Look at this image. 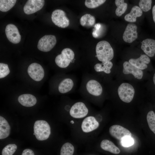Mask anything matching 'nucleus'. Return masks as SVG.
Wrapping results in <instances>:
<instances>
[{
  "mask_svg": "<svg viewBox=\"0 0 155 155\" xmlns=\"http://www.w3.org/2000/svg\"><path fill=\"white\" fill-rule=\"evenodd\" d=\"M96 56L101 61H110L114 57V51L109 43L106 41L98 42L96 47Z\"/></svg>",
  "mask_w": 155,
  "mask_h": 155,
  "instance_id": "nucleus-1",
  "label": "nucleus"
},
{
  "mask_svg": "<svg viewBox=\"0 0 155 155\" xmlns=\"http://www.w3.org/2000/svg\"><path fill=\"white\" fill-rule=\"evenodd\" d=\"M100 125L99 120L95 117L87 116L80 122L79 130L83 135H91L98 128Z\"/></svg>",
  "mask_w": 155,
  "mask_h": 155,
  "instance_id": "nucleus-2",
  "label": "nucleus"
},
{
  "mask_svg": "<svg viewBox=\"0 0 155 155\" xmlns=\"http://www.w3.org/2000/svg\"><path fill=\"white\" fill-rule=\"evenodd\" d=\"M88 112V108L83 102H78L75 103L69 110L70 121L73 124L74 121H81L87 116Z\"/></svg>",
  "mask_w": 155,
  "mask_h": 155,
  "instance_id": "nucleus-3",
  "label": "nucleus"
},
{
  "mask_svg": "<svg viewBox=\"0 0 155 155\" xmlns=\"http://www.w3.org/2000/svg\"><path fill=\"white\" fill-rule=\"evenodd\" d=\"M34 132L36 137L38 140H45L49 138L51 134V127L46 121L37 120L34 124Z\"/></svg>",
  "mask_w": 155,
  "mask_h": 155,
  "instance_id": "nucleus-4",
  "label": "nucleus"
},
{
  "mask_svg": "<svg viewBox=\"0 0 155 155\" xmlns=\"http://www.w3.org/2000/svg\"><path fill=\"white\" fill-rule=\"evenodd\" d=\"M74 56V53L71 49L66 48L62 50L61 54L56 57L55 61L59 67L65 68L69 65Z\"/></svg>",
  "mask_w": 155,
  "mask_h": 155,
  "instance_id": "nucleus-5",
  "label": "nucleus"
},
{
  "mask_svg": "<svg viewBox=\"0 0 155 155\" xmlns=\"http://www.w3.org/2000/svg\"><path fill=\"white\" fill-rule=\"evenodd\" d=\"M118 92L121 100L125 102L129 103L133 98L135 90L131 85L124 83L121 84L119 87Z\"/></svg>",
  "mask_w": 155,
  "mask_h": 155,
  "instance_id": "nucleus-6",
  "label": "nucleus"
},
{
  "mask_svg": "<svg viewBox=\"0 0 155 155\" xmlns=\"http://www.w3.org/2000/svg\"><path fill=\"white\" fill-rule=\"evenodd\" d=\"M51 18L55 25L59 27L65 28L69 25V21L66 17L65 12L63 10L57 9L52 12Z\"/></svg>",
  "mask_w": 155,
  "mask_h": 155,
  "instance_id": "nucleus-7",
  "label": "nucleus"
},
{
  "mask_svg": "<svg viewBox=\"0 0 155 155\" xmlns=\"http://www.w3.org/2000/svg\"><path fill=\"white\" fill-rule=\"evenodd\" d=\"M56 42V38L55 36L45 35L38 41L37 48L40 51L47 52L51 51L54 47Z\"/></svg>",
  "mask_w": 155,
  "mask_h": 155,
  "instance_id": "nucleus-8",
  "label": "nucleus"
},
{
  "mask_svg": "<svg viewBox=\"0 0 155 155\" xmlns=\"http://www.w3.org/2000/svg\"><path fill=\"white\" fill-rule=\"evenodd\" d=\"M110 135L114 138L119 140H122L128 137H131V133L126 128L119 125L111 126L109 129Z\"/></svg>",
  "mask_w": 155,
  "mask_h": 155,
  "instance_id": "nucleus-9",
  "label": "nucleus"
},
{
  "mask_svg": "<svg viewBox=\"0 0 155 155\" xmlns=\"http://www.w3.org/2000/svg\"><path fill=\"white\" fill-rule=\"evenodd\" d=\"M28 73L30 77L36 81L41 80L44 76L43 68L40 64L37 63H33L29 65Z\"/></svg>",
  "mask_w": 155,
  "mask_h": 155,
  "instance_id": "nucleus-10",
  "label": "nucleus"
},
{
  "mask_svg": "<svg viewBox=\"0 0 155 155\" xmlns=\"http://www.w3.org/2000/svg\"><path fill=\"white\" fill-rule=\"evenodd\" d=\"M44 2V0H28L24 6V12L27 15L34 13L43 7Z\"/></svg>",
  "mask_w": 155,
  "mask_h": 155,
  "instance_id": "nucleus-11",
  "label": "nucleus"
},
{
  "mask_svg": "<svg viewBox=\"0 0 155 155\" xmlns=\"http://www.w3.org/2000/svg\"><path fill=\"white\" fill-rule=\"evenodd\" d=\"M5 33L7 38L11 42L16 44L20 42L21 35L17 28L14 25H7L5 28Z\"/></svg>",
  "mask_w": 155,
  "mask_h": 155,
  "instance_id": "nucleus-12",
  "label": "nucleus"
},
{
  "mask_svg": "<svg viewBox=\"0 0 155 155\" xmlns=\"http://www.w3.org/2000/svg\"><path fill=\"white\" fill-rule=\"evenodd\" d=\"M137 26L135 24H128L123 35L124 41L130 43L135 40L137 38Z\"/></svg>",
  "mask_w": 155,
  "mask_h": 155,
  "instance_id": "nucleus-13",
  "label": "nucleus"
},
{
  "mask_svg": "<svg viewBox=\"0 0 155 155\" xmlns=\"http://www.w3.org/2000/svg\"><path fill=\"white\" fill-rule=\"evenodd\" d=\"M123 73L124 74H132L135 78L141 79L143 76V72L131 65L129 62L125 61L123 63Z\"/></svg>",
  "mask_w": 155,
  "mask_h": 155,
  "instance_id": "nucleus-14",
  "label": "nucleus"
},
{
  "mask_svg": "<svg viewBox=\"0 0 155 155\" xmlns=\"http://www.w3.org/2000/svg\"><path fill=\"white\" fill-rule=\"evenodd\" d=\"M150 62V59L145 55H142L136 59H131L129 61L131 65L141 70L146 69L147 67V64Z\"/></svg>",
  "mask_w": 155,
  "mask_h": 155,
  "instance_id": "nucleus-15",
  "label": "nucleus"
},
{
  "mask_svg": "<svg viewBox=\"0 0 155 155\" xmlns=\"http://www.w3.org/2000/svg\"><path fill=\"white\" fill-rule=\"evenodd\" d=\"M141 48L144 52L150 57H153L155 54V40L147 38L142 42Z\"/></svg>",
  "mask_w": 155,
  "mask_h": 155,
  "instance_id": "nucleus-16",
  "label": "nucleus"
},
{
  "mask_svg": "<svg viewBox=\"0 0 155 155\" xmlns=\"http://www.w3.org/2000/svg\"><path fill=\"white\" fill-rule=\"evenodd\" d=\"M86 88L88 92L94 96L100 95L102 91V87L100 84L97 81L92 80L87 83Z\"/></svg>",
  "mask_w": 155,
  "mask_h": 155,
  "instance_id": "nucleus-17",
  "label": "nucleus"
},
{
  "mask_svg": "<svg viewBox=\"0 0 155 155\" xmlns=\"http://www.w3.org/2000/svg\"><path fill=\"white\" fill-rule=\"evenodd\" d=\"M18 100L21 105L27 107L34 106L37 101L36 97L30 94H24L20 95L18 97Z\"/></svg>",
  "mask_w": 155,
  "mask_h": 155,
  "instance_id": "nucleus-18",
  "label": "nucleus"
},
{
  "mask_svg": "<svg viewBox=\"0 0 155 155\" xmlns=\"http://www.w3.org/2000/svg\"><path fill=\"white\" fill-rule=\"evenodd\" d=\"M101 148L103 150L115 154H118L120 152L119 148L111 141L104 139L102 140L100 144Z\"/></svg>",
  "mask_w": 155,
  "mask_h": 155,
  "instance_id": "nucleus-19",
  "label": "nucleus"
},
{
  "mask_svg": "<svg viewBox=\"0 0 155 155\" xmlns=\"http://www.w3.org/2000/svg\"><path fill=\"white\" fill-rule=\"evenodd\" d=\"M10 132V127L7 121L3 117L0 116V139L8 137Z\"/></svg>",
  "mask_w": 155,
  "mask_h": 155,
  "instance_id": "nucleus-20",
  "label": "nucleus"
},
{
  "mask_svg": "<svg viewBox=\"0 0 155 155\" xmlns=\"http://www.w3.org/2000/svg\"><path fill=\"white\" fill-rule=\"evenodd\" d=\"M142 14V11L140 7L134 6L132 8L130 12L125 16L124 19L127 22H135L137 18L141 16Z\"/></svg>",
  "mask_w": 155,
  "mask_h": 155,
  "instance_id": "nucleus-21",
  "label": "nucleus"
},
{
  "mask_svg": "<svg viewBox=\"0 0 155 155\" xmlns=\"http://www.w3.org/2000/svg\"><path fill=\"white\" fill-rule=\"evenodd\" d=\"M73 86V81L70 79L66 78L63 80L58 86L59 91L61 93H65L69 91Z\"/></svg>",
  "mask_w": 155,
  "mask_h": 155,
  "instance_id": "nucleus-22",
  "label": "nucleus"
},
{
  "mask_svg": "<svg viewBox=\"0 0 155 155\" xmlns=\"http://www.w3.org/2000/svg\"><path fill=\"white\" fill-rule=\"evenodd\" d=\"M113 66L112 63L111 61H103L101 63H97L94 66L96 71L98 72L104 71L106 73H111V69Z\"/></svg>",
  "mask_w": 155,
  "mask_h": 155,
  "instance_id": "nucleus-23",
  "label": "nucleus"
},
{
  "mask_svg": "<svg viewBox=\"0 0 155 155\" xmlns=\"http://www.w3.org/2000/svg\"><path fill=\"white\" fill-rule=\"evenodd\" d=\"M95 22V17L89 14H86L83 16L80 20L81 25L84 27H89L92 26Z\"/></svg>",
  "mask_w": 155,
  "mask_h": 155,
  "instance_id": "nucleus-24",
  "label": "nucleus"
},
{
  "mask_svg": "<svg viewBox=\"0 0 155 155\" xmlns=\"http://www.w3.org/2000/svg\"><path fill=\"white\" fill-rule=\"evenodd\" d=\"M75 150V147L71 142H66L61 148L60 155H73Z\"/></svg>",
  "mask_w": 155,
  "mask_h": 155,
  "instance_id": "nucleus-25",
  "label": "nucleus"
},
{
  "mask_svg": "<svg viewBox=\"0 0 155 155\" xmlns=\"http://www.w3.org/2000/svg\"><path fill=\"white\" fill-rule=\"evenodd\" d=\"M115 3L117 7L115 11L116 14L120 17L126 11L127 6V4L124 3L123 0H116Z\"/></svg>",
  "mask_w": 155,
  "mask_h": 155,
  "instance_id": "nucleus-26",
  "label": "nucleus"
},
{
  "mask_svg": "<svg viewBox=\"0 0 155 155\" xmlns=\"http://www.w3.org/2000/svg\"><path fill=\"white\" fill-rule=\"evenodd\" d=\"M146 120L149 128L155 135V113L153 111L148 112L147 115Z\"/></svg>",
  "mask_w": 155,
  "mask_h": 155,
  "instance_id": "nucleus-27",
  "label": "nucleus"
},
{
  "mask_svg": "<svg viewBox=\"0 0 155 155\" xmlns=\"http://www.w3.org/2000/svg\"><path fill=\"white\" fill-rule=\"evenodd\" d=\"M16 0H0V10L5 12L12 8L16 2Z\"/></svg>",
  "mask_w": 155,
  "mask_h": 155,
  "instance_id": "nucleus-28",
  "label": "nucleus"
},
{
  "mask_svg": "<svg viewBox=\"0 0 155 155\" xmlns=\"http://www.w3.org/2000/svg\"><path fill=\"white\" fill-rule=\"evenodd\" d=\"M17 145L14 144H9L3 149L2 155H13L16 151Z\"/></svg>",
  "mask_w": 155,
  "mask_h": 155,
  "instance_id": "nucleus-29",
  "label": "nucleus"
},
{
  "mask_svg": "<svg viewBox=\"0 0 155 155\" xmlns=\"http://www.w3.org/2000/svg\"><path fill=\"white\" fill-rule=\"evenodd\" d=\"M106 1L105 0H86L85 2V5L89 8H94L103 4Z\"/></svg>",
  "mask_w": 155,
  "mask_h": 155,
  "instance_id": "nucleus-30",
  "label": "nucleus"
},
{
  "mask_svg": "<svg viewBox=\"0 0 155 155\" xmlns=\"http://www.w3.org/2000/svg\"><path fill=\"white\" fill-rule=\"evenodd\" d=\"M104 28L102 25L99 23L95 24L93 29L92 35L95 38H98L102 34Z\"/></svg>",
  "mask_w": 155,
  "mask_h": 155,
  "instance_id": "nucleus-31",
  "label": "nucleus"
},
{
  "mask_svg": "<svg viewBox=\"0 0 155 155\" xmlns=\"http://www.w3.org/2000/svg\"><path fill=\"white\" fill-rule=\"evenodd\" d=\"M152 1L151 0H141L139 5L141 10L144 12H147L151 8Z\"/></svg>",
  "mask_w": 155,
  "mask_h": 155,
  "instance_id": "nucleus-32",
  "label": "nucleus"
},
{
  "mask_svg": "<svg viewBox=\"0 0 155 155\" xmlns=\"http://www.w3.org/2000/svg\"><path fill=\"white\" fill-rule=\"evenodd\" d=\"M10 71L7 64L3 63H0V78H4L7 76Z\"/></svg>",
  "mask_w": 155,
  "mask_h": 155,
  "instance_id": "nucleus-33",
  "label": "nucleus"
},
{
  "mask_svg": "<svg viewBox=\"0 0 155 155\" xmlns=\"http://www.w3.org/2000/svg\"><path fill=\"white\" fill-rule=\"evenodd\" d=\"M134 144V140L131 137H127L121 141L122 145L125 147H129Z\"/></svg>",
  "mask_w": 155,
  "mask_h": 155,
  "instance_id": "nucleus-34",
  "label": "nucleus"
},
{
  "mask_svg": "<svg viewBox=\"0 0 155 155\" xmlns=\"http://www.w3.org/2000/svg\"><path fill=\"white\" fill-rule=\"evenodd\" d=\"M22 155H34V154L32 150L26 149L23 150Z\"/></svg>",
  "mask_w": 155,
  "mask_h": 155,
  "instance_id": "nucleus-35",
  "label": "nucleus"
},
{
  "mask_svg": "<svg viewBox=\"0 0 155 155\" xmlns=\"http://www.w3.org/2000/svg\"><path fill=\"white\" fill-rule=\"evenodd\" d=\"M153 18L154 22L155 23V5L153 7L152 9Z\"/></svg>",
  "mask_w": 155,
  "mask_h": 155,
  "instance_id": "nucleus-36",
  "label": "nucleus"
},
{
  "mask_svg": "<svg viewBox=\"0 0 155 155\" xmlns=\"http://www.w3.org/2000/svg\"><path fill=\"white\" fill-rule=\"evenodd\" d=\"M153 81L154 84L155 85V73L154 74L153 77Z\"/></svg>",
  "mask_w": 155,
  "mask_h": 155,
  "instance_id": "nucleus-37",
  "label": "nucleus"
},
{
  "mask_svg": "<svg viewBox=\"0 0 155 155\" xmlns=\"http://www.w3.org/2000/svg\"><path fill=\"white\" fill-rule=\"evenodd\" d=\"M94 155V154H89V155Z\"/></svg>",
  "mask_w": 155,
  "mask_h": 155,
  "instance_id": "nucleus-38",
  "label": "nucleus"
},
{
  "mask_svg": "<svg viewBox=\"0 0 155 155\" xmlns=\"http://www.w3.org/2000/svg\"><path fill=\"white\" fill-rule=\"evenodd\" d=\"M33 134H34V135H35V133H34Z\"/></svg>",
  "mask_w": 155,
  "mask_h": 155,
  "instance_id": "nucleus-39",
  "label": "nucleus"
}]
</instances>
